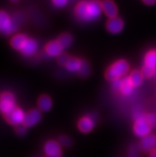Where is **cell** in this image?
<instances>
[{
    "label": "cell",
    "instance_id": "5b68a950",
    "mask_svg": "<svg viewBox=\"0 0 156 157\" xmlns=\"http://www.w3.org/2000/svg\"><path fill=\"white\" fill-rule=\"evenodd\" d=\"M0 29L3 34L10 35L17 30V25L11 20L9 14L4 10L0 13Z\"/></svg>",
    "mask_w": 156,
    "mask_h": 157
},
{
    "label": "cell",
    "instance_id": "e0dca14e",
    "mask_svg": "<svg viewBox=\"0 0 156 157\" xmlns=\"http://www.w3.org/2000/svg\"><path fill=\"white\" fill-rule=\"evenodd\" d=\"M147 67L156 69V50H151L146 53L144 57V65Z\"/></svg>",
    "mask_w": 156,
    "mask_h": 157
},
{
    "label": "cell",
    "instance_id": "1f68e13d",
    "mask_svg": "<svg viewBox=\"0 0 156 157\" xmlns=\"http://www.w3.org/2000/svg\"><path fill=\"white\" fill-rule=\"evenodd\" d=\"M154 76L156 77V69H155V72H154Z\"/></svg>",
    "mask_w": 156,
    "mask_h": 157
},
{
    "label": "cell",
    "instance_id": "ffe728a7",
    "mask_svg": "<svg viewBox=\"0 0 156 157\" xmlns=\"http://www.w3.org/2000/svg\"><path fill=\"white\" fill-rule=\"evenodd\" d=\"M57 40L59 42V43L63 47V49H65V48H68L71 45L72 42H73V37H72L71 34L65 32V33H62L61 34H60V36L57 38Z\"/></svg>",
    "mask_w": 156,
    "mask_h": 157
},
{
    "label": "cell",
    "instance_id": "f546056e",
    "mask_svg": "<svg viewBox=\"0 0 156 157\" xmlns=\"http://www.w3.org/2000/svg\"><path fill=\"white\" fill-rule=\"evenodd\" d=\"M149 157H156V147L150 151Z\"/></svg>",
    "mask_w": 156,
    "mask_h": 157
},
{
    "label": "cell",
    "instance_id": "9a60e30c",
    "mask_svg": "<svg viewBox=\"0 0 156 157\" xmlns=\"http://www.w3.org/2000/svg\"><path fill=\"white\" fill-rule=\"evenodd\" d=\"M38 106L41 111L48 112L52 108V99L47 94H42L38 99Z\"/></svg>",
    "mask_w": 156,
    "mask_h": 157
},
{
    "label": "cell",
    "instance_id": "7402d4cb",
    "mask_svg": "<svg viewBox=\"0 0 156 157\" xmlns=\"http://www.w3.org/2000/svg\"><path fill=\"white\" fill-rule=\"evenodd\" d=\"M58 143L60 145L65 147H70L73 145V140L69 136L67 135H61L58 136Z\"/></svg>",
    "mask_w": 156,
    "mask_h": 157
},
{
    "label": "cell",
    "instance_id": "3957f363",
    "mask_svg": "<svg viewBox=\"0 0 156 157\" xmlns=\"http://www.w3.org/2000/svg\"><path fill=\"white\" fill-rule=\"evenodd\" d=\"M152 127L153 126L146 119L145 113H143L138 119L135 121L133 132L137 136L143 138L150 134Z\"/></svg>",
    "mask_w": 156,
    "mask_h": 157
},
{
    "label": "cell",
    "instance_id": "7c38bea8",
    "mask_svg": "<svg viewBox=\"0 0 156 157\" xmlns=\"http://www.w3.org/2000/svg\"><path fill=\"white\" fill-rule=\"evenodd\" d=\"M94 125H95V120L89 115L81 117L77 123L78 129L83 133L90 132L93 129Z\"/></svg>",
    "mask_w": 156,
    "mask_h": 157
},
{
    "label": "cell",
    "instance_id": "8fae6325",
    "mask_svg": "<svg viewBox=\"0 0 156 157\" xmlns=\"http://www.w3.org/2000/svg\"><path fill=\"white\" fill-rule=\"evenodd\" d=\"M139 146L143 152L150 151L156 147V136L149 134L144 137L141 138Z\"/></svg>",
    "mask_w": 156,
    "mask_h": 157
},
{
    "label": "cell",
    "instance_id": "8992f818",
    "mask_svg": "<svg viewBox=\"0 0 156 157\" xmlns=\"http://www.w3.org/2000/svg\"><path fill=\"white\" fill-rule=\"evenodd\" d=\"M15 100L14 95L10 92H3L1 94V103H0V109L2 115L6 113L7 112L11 110L15 107Z\"/></svg>",
    "mask_w": 156,
    "mask_h": 157
},
{
    "label": "cell",
    "instance_id": "7a4b0ae2",
    "mask_svg": "<svg viewBox=\"0 0 156 157\" xmlns=\"http://www.w3.org/2000/svg\"><path fill=\"white\" fill-rule=\"evenodd\" d=\"M130 70L129 63L124 59H120L108 67L105 73L106 80L111 82H116L124 78Z\"/></svg>",
    "mask_w": 156,
    "mask_h": 157
},
{
    "label": "cell",
    "instance_id": "4316f807",
    "mask_svg": "<svg viewBox=\"0 0 156 157\" xmlns=\"http://www.w3.org/2000/svg\"><path fill=\"white\" fill-rule=\"evenodd\" d=\"M146 119L150 123V124L152 126L155 125L156 124V115L155 114L152 113H145Z\"/></svg>",
    "mask_w": 156,
    "mask_h": 157
},
{
    "label": "cell",
    "instance_id": "4dcf8cb0",
    "mask_svg": "<svg viewBox=\"0 0 156 157\" xmlns=\"http://www.w3.org/2000/svg\"><path fill=\"white\" fill-rule=\"evenodd\" d=\"M10 1H11V2H18V0H10Z\"/></svg>",
    "mask_w": 156,
    "mask_h": 157
},
{
    "label": "cell",
    "instance_id": "f1b7e54d",
    "mask_svg": "<svg viewBox=\"0 0 156 157\" xmlns=\"http://www.w3.org/2000/svg\"><path fill=\"white\" fill-rule=\"evenodd\" d=\"M142 1L148 6H152L156 3V0H142Z\"/></svg>",
    "mask_w": 156,
    "mask_h": 157
},
{
    "label": "cell",
    "instance_id": "484cf974",
    "mask_svg": "<svg viewBox=\"0 0 156 157\" xmlns=\"http://www.w3.org/2000/svg\"><path fill=\"white\" fill-rule=\"evenodd\" d=\"M15 132L18 136H23L26 133V127H25L23 124H20V125L16 126Z\"/></svg>",
    "mask_w": 156,
    "mask_h": 157
},
{
    "label": "cell",
    "instance_id": "9c48e42d",
    "mask_svg": "<svg viewBox=\"0 0 156 157\" xmlns=\"http://www.w3.org/2000/svg\"><path fill=\"white\" fill-rule=\"evenodd\" d=\"M30 39V38L25 34H16L10 39V46H12V48H14V50H18L22 53L24 49L26 48Z\"/></svg>",
    "mask_w": 156,
    "mask_h": 157
},
{
    "label": "cell",
    "instance_id": "d6986e66",
    "mask_svg": "<svg viewBox=\"0 0 156 157\" xmlns=\"http://www.w3.org/2000/svg\"><path fill=\"white\" fill-rule=\"evenodd\" d=\"M143 75L142 72L139 71L138 70H135L131 71V73L129 75V78H130L131 82L132 83L134 87H138L143 83Z\"/></svg>",
    "mask_w": 156,
    "mask_h": 157
},
{
    "label": "cell",
    "instance_id": "603a6c76",
    "mask_svg": "<svg viewBox=\"0 0 156 157\" xmlns=\"http://www.w3.org/2000/svg\"><path fill=\"white\" fill-rule=\"evenodd\" d=\"M141 149L139 146L136 144L131 145L128 150V156L129 157H139L140 156Z\"/></svg>",
    "mask_w": 156,
    "mask_h": 157
},
{
    "label": "cell",
    "instance_id": "d6a6232c",
    "mask_svg": "<svg viewBox=\"0 0 156 157\" xmlns=\"http://www.w3.org/2000/svg\"><path fill=\"white\" fill-rule=\"evenodd\" d=\"M46 157H50V156H46ZM56 157H61V156H56Z\"/></svg>",
    "mask_w": 156,
    "mask_h": 157
},
{
    "label": "cell",
    "instance_id": "83f0119b",
    "mask_svg": "<svg viewBox=\"0 0 156 157\" xmlns=\"http://www.w3.org/2000/svg\"><path fill=\"white\" fill-rule=\"evenodd\" d=\"M69 0H52L53 5L57 7H63L66 6Z\"/></svg>",
    "mask_w": 156,
    "mask_h": 157
},
{
    "label": "cell",
    "instance_id": "5bb4252c",
    "mask_svg": "<svg viewBox=\"0 0 156 157\" xmlns=\"http://www.w3.org/2000/svg\"><path fill=\"white\" fill-rule=\"evenodd\" d=\"M62 50H63V47L61 46V45L57 40L48 42L45 46V51H46V54L50 57H57V58L60 54H62Z\"/></svg>",
    "mask_w": 156,
    "mask_h": 157
},
{
    "label": "cell",
    "instance_id": "2e32d148",
    "mask_svg": "<svg viewBox=\"0 0 156 157\" xmlns=\"http://www.w3.org/2000/svg\"><path fill=\"white\" fill-rule=\"evenodd\" d=\"M132 83L131 82L129 77H124L120 79V93L124 96H129L133 90Z\"/></svg>",
    "mask_w": 156,
    "mask_h": 157
},
{
    "label": "cell",
    "instance_id": "277c9868",
    "mask_svg": "<svg viewBox=\"0 0 156 157\" xmlns=\"http://www.w3.org/2000/svg\"><path fill=\"white\" fill-rule=\"evenodd\" d=\"M3 117L8 124H10L11 125L18 126L22 124L25 114L19 107L15 106L6 113L3 114Z\"/></svg>",
    "mask_w": 156,
    "mask_h": 157
},
{
    "label": "cell",
    "instance_id": "30bf717a",
    "mask_svg": "<svg viewBox=\"0 0 156 157\" xmlns=\"http://www.w3.org/2000/svg\"><path fill=\"white\" fill-rule=\"evenodd\" d=\"M105 26L107 30L111 34H118L122 31L123 28L124 26V23L122 18L116 17L113 18H108Z\"/></svg>",
    "mask_w": 156,
    "mask_h": 157
},
{
    "label": "cell",
    "instance_id": "d4e9b609",
    "mask_svg": "<svg viewBox=\"0 0 156 157\" xmlns=\"http://www.w3.org/2000/svg\"><path fill=\"white\" fill-rule=\"evenodd\" d=\"M142 72L143 75V77L146 78H150L152 76H154V72H155V70L154 69H152V68L147 67V66H143L142 68Z\"/></svg>",
    "mask_w": 156,
    "mask_h": 157
},
{
    "label": "cell",
    "instance_id": "ac0fdd59",
    "mask_svg": "<svg viewBox=\"0 0 156 157\" xmlns=\"http://www.w3.org/2000/svg\"><path fill=\"white\" fill-rule=\"evenodd\" d=\"M82 64V59H80L76 57H71L65 68L70 72H78Z\"/></svg>",
    "mask_w": 156,
    "mask_h": 157
},
{
    "label": "cell",
    "instance_id": "6da1fadb",
    "mask_svg": "<svg viewBox=\"0 0 156 157\" xmlns=\"http://www.w3.org/2000/svg\"><path fill=\"white\" fill-rule=\"evenodd\" d=\"M102 10L101 0H81L76 5L74 14L81 22H91L99 18Z\"/></svg>",
    "mask_w": 156,
    "mask_h": 157
},
{
    "label": "cell",
    "instance_id": "44dd1931",
    "mask_svg": "<svg viewBox=\"0 0 156 157\" xmlns=\"http://www.w3.org/2000/svg\"><path fill=\"white\" fill-rule=\"evenodd\" d=\"M78 75L81 78H88L90 74H91V67H90V64L88 61L85 59H82V64L80 68L79 71L77 72Z\"/></svg>",
    "mask_w": 156,
    "mask_h": 157
},
{
    "label": "cell",
    "instance_id": "cb8c5ba5",
    "mask_svg": "<svg viewBox=\"0 0 156 157\" xmlns=\"http://www.w3.org/2000/svg\"><path fill=\"white\" fill-rule=\"evenodd\" d=\"M70 58H71V56H69L68 54H66V53H62V54H60V55L57 58V63L59 64L60 66H65V67L66 64L68 63V62L69 61Z\"/></svg>",
    "mask_w": 156,
    "mask_h": 157
},
{
    "label": "cell",
    "instance_id": "4fadbf2b",
    "mask_svg": "<svg viewBox=\"0 0 156 157\" xmlns=\"http://www.w3.org/2000/svg\"><path fill=\"white\" fill-rule=\"evenodd\" d=\"M102 10L108 18L117 17L118 8L113 0H101Z\"/></svg>",
    "mask_w": 156,
    "mask_h": 157
},
{
    "label": "cell",
    "instance_id": "52a82bcc",
    "mask_svg": "<svg viewBox=\"0 0 156 157\" xmlns=\"http://www.w3.org/2000/svg\"><path fill=\"white\" fill-rule=\"evenodd\" d=\"M41 119H42L41 110L39 109H33L29 110L25 114L22 124L26 128L32 127L35 125L36 124H38L41 121Z\"/></svg>",
    "mask_w": 156,
    "mask_h": 157
},
{
    "label": "cell",
    "instance_id": "ba28073f",
    "mask_svg": "<svg viewBox=\"0 0 156 157\" xmlns=\"http://www.w3.org/2000/svg\"><path fill=\"white\" fill-rule=\"evenodd\" d=\"M44 151L46 156L56 157L61 156V147L58 141L50 140H48L44 145Z\"/></svg>",
    "mask_w": 156,
    "mask_h": 157
}]
</instances>
